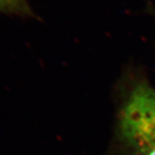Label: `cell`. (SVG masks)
I'll use <instances>...</instances> for the list:
<instances>
[{"mask_svg": "<svg viewBox=\"0 0 155 155\" xmlns=\"http://www.w3.org/2000/svg\"><path fill=\"white\" fill-rule=\"evenodd\" d=\"M0 13L20 17L34 16L27 0H0Z\"/></svg>", "mask_w": 155, "mask_h": 155, "instance_id": "2", "label": "cell"}, {"mask_svg": "<svg viewBox=\"0 0 155 155\" xmlns=\"http://www.w3.org/2000/svg\"><path fill=\"white\" fill-rule=\"evenodd\" d=\"M115 146L118 155H155V88L132 73L120 88Z\"/></svg>", "mask_w": 155, "mask_h": 155, "instance_id": "1", "label": "cell"}]
</instances>
